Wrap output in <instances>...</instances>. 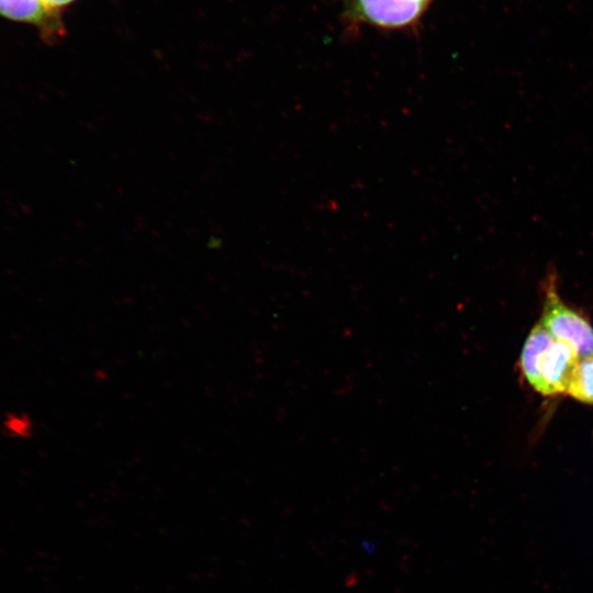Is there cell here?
<instances>
[{
  "label": "cell",
  "mask_w": 593,
  "mask_h": 593,
  "mask_svg": "<svg viewBox=\"0 0 593 593\" xmlns=\"http://www.w3.org/2000/svg\"><path fill=\"white\" fill-rule=\"evenodd\" d=\"M433 0H344L343 13L353 24L385 30L406 29L415 24Z\"/></svg>",
  "instance_id": "3957f363"
},
{
  "label": "cell",
  "mask_w": 593,
  "mask_h": 593,
  "mask_svg": "<svg viewBox=\"0 0 593 593\" xmlns=\"http://www.w3.org/2000/svg\"><path fill=\"white\" fill-rule=\"evenodd\" d=\"M566 393L577 401L593 404V355L579 359Z\"/></svg>",
  "instance_id": "5b68a950"
},
{
  "label": "cell",
  "mask_w": 593,
  "mask_h": 593,
  "mask_svg": "<svg viewBox=\"0 0 593 593\" xmlns=\"http://www.w3.org/2000/svg\"><path fill=\"white\" fill-rule=\"evenodd\" d=\"M3 426L11 435L23 437L31 434L32 423L23 415L12 414L7 416Z\"/></svg>",
  "instance_id": "8992f818"
},
{
  "label": "cell",
  "mask_w": 593,
  "mask_h": 593,
  "mask_svg": "<svg viewBox=\"0 0 593 593\" xmlns=\"http://www.w3.org/2000/svg\"><path fill=\"white\" fill-rule=\"evenodd\" d=\"M0 15L38 26L49 27L57 22L56 11L42 0H0Z\"/></svg>",
  "instance_id": "277c9868"
},
{
  "label": "cell",
  "mask_w": 593,
  "mask_h": 593,
  "mask_svg": "<svg viewBox=\"0 0 593 593\" xmlns=\"http://www.w3.org/2000/svg\"><path fill=\"white\" fill-rule=\"evenodd\" d=\"M542 307L540 324L557 339L569 345L580 358L593 355V326L561 299L558 272L549 264L540 282Z\"/></svg>",
  "instance_id": "7a4b0ae2"
},
{
  "label": "cell",
  "mask_w": 593,
  "mask_h": 593,
  "mask_svg": "<svg viewBox=\"0 0 593 593\" xmlns=\"http://www.w3.org/2000/svg\"><path fill=\"white\" fill-rule=\"evenodd\" d=\"M51 10L56 11L57 9L65 7L71 3L75 0H42Z\"/></svg>",
  "instance_id": "52a82bcc"
},
{
  "label": "cell",
  "mask_w": 593,
  "mask_h": 593,
  "mask_svg": "<svg viewBox=\"0 0 593 593\" xmlns=\"http://www.w3.org/2000/svg\"><path fill=\"white\" fill-rule=\"evenodd\" d=\"M580 357L566 343L557 340L540 323L529 332L519 366L525 380L545 396L567 392Z\"/></svg>",
  "instance_id": "6da1fadb"
}]
</instances>
